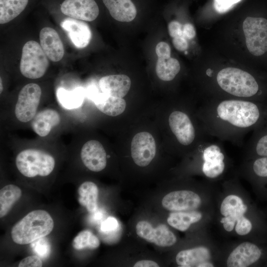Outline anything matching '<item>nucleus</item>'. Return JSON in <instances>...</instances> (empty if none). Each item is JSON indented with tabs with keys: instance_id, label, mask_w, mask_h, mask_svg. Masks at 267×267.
<instances>
[{
	"instance_id": "obj_33",
	"label": "nucleus",
	"mask_w": 267,
	"mask_h": 267,
	"mask_svg": "<svg viewBox=\"0 0 267 267\" xmlns=\"http://www.w3.org/2000/svg\"><path fill=\"white\" fill-rule=\"evenodd\" d=\"M34 252L39 257L46 258L50 253V246L48 240L43 237L39 238L31 243Z\"/></svg>"
},
{
	"instance_id": "obj_15",
	"label": "nucleus",
	"mask_w": 267,
	"mask_h": 267,
	"mask_svg": "<svg viewBox=\"0 0 267 267\" xmlns=\"http://www.w3.org/2000/svg\"><path fill=\"white\" fill-rule=\"evenodd\" d=\"M81 157L85 166L93 172H100L106 166V153L100 142L90 140L86 142L81 151Z\"/></svg>"
},
{
	"instance_id": "obj_41",
	"label": "nucleus",
	"mask_w": 267,
	"mask_h": 267,
	"mask_svg": "<svg viewBox=\"0 0 267 267\" xmlns=\"http://www.w3.org/2000/svg\"><path fill=\"white\" fill-rule=\"evenodd\" d=\"M182 35L188 40L193 39L196 35L195 29L191 23H186L183 25Z\"/></svg>"
},
{
	"instance_id": "obj_26",
	"label": "nucleus",
	"mask_w": 267,
	"mask_h": 267,
	"mask_svg": "<svg viewBox=\"0 0 267 267\" xmlns=\"http://www.w3.org/2000/svg\"><path fill=\"white\" fill-rule=\"evenodd\" d=\"M30 0H0V23L11 21L23 12Z\"/></svg>"
},
{
	"instance_id": "obj_21",
	"label": "nucleus",
	"mask_w": 267,
	"mask_h": 267,
	"mask_svg": "<svg viewBox=\"0 0 267 267\" xmlns=\"http://www.w3.org/2000/svg\"><path fill=\"white\" fill-rule=\"evenodd\" d=\"M61 118L57 111L52 109L41 111L36 114L32 122L34 132L41 137L47 135L51 129L59 124Z\"/></svg>"
},
{
	"instance_id": "obj_1",
	"label": "nucleus",
	"mask_w": 267,
	"mask_h": 267,
	"mask_svg": "<svg viewBox=\"0 0 267 267\" xmlns=\"http://www.w3.org/2000/svg\"><path fill=\"white\" fill-rule=\"evenodd\" d=\"M260 105L253 100L213 98L204 103L197 117L206 134L238 146L245 134L263 118Z\"/></svg>"
},
{
	"instance_id": "obj_10",
	"label": "nucleus",
	"mask_w": 267,
	"mask_h": 267,
	"mask_svg": "<svg viewBox=\"0 0 267 267\" xmlns=\"http://www.w3.org/2000/svg\"><path fill=\"white\" fill-rule=\"evenodd\" d=\"M131 151L132 158L137 165L147 166L156 155V145L153 136L146 132L136 134L132 139Z\"/></svg>"
},
{
	"instance_id": "obj_23",
	"label": "nucleus",
	"mask_w": 267,
	"mask_h": 267,
	"mask_svg": "<svg viewBox=\"0 0 267 267\" xmlns=\"http://www.w3.org/2000/svg\"><path fill=\"white\" fill-rule=\"evenodd\" d=\"M211 258L210 250L206 247L200 246L192 249L182 250L176 256L177 264L181 267H198Z\"/></svg>"
},
{
	"instance_id": "obj_7",
	"label": "nucleus",
	"mask_w": 267,
	"mask_h": 267,
	"mask_svg": "<svg viewBox=\"0 0 267 267\" xmlns=\"http://www.w3.org/2000/svg\"><path fill=\"white\" fill-rule=\"evenodd\" d=\"M219 142L205 140L197 147L201 159V171L205 177L215 178L221 176L225 169V154Z\"/></svg>"
},
{
	"instance_id": "obj_32",
	"label": "nucleus",
	"mask_w": 267,
	"mask_h": 267,
	"mask_svg": "<svg viewBox=\"0 0 267 267\" xmlns=\"http://www.w3.org/2000/svg\"><path fill=\"white\" fill-rule=\"evenodd\" d=\"M251 170L256 177L267 178V156L255 159L251 164Z\"/></svg>"
},
{
	"instance_id": "obj_4",
	"label": "nucleus",
	"mask_w": 267,
	"mask_h": 267,
	"mask_svg": "<svg viewBox=\"0 0 267 267\" xmlns=\"http://www.w3.org/2000/svg\"><path fill=\"white\" fill-rule=\"evenodd\" d=\"M169 126L177 142L181 146L197 147L206 134L202 126L195 124L188 113L180 109L173 111L169 116Z\"/></svg>"
},
{
	"instance_id": "obj_36",
	"label": "nucleus",
	"mask_w": 267,
	"mask_h": 267,
	"mask_svg": "<svg viewBox=\"0 0 267 267\" xmlns=\"http://www.w3.org/2000/svg\"><path fill=\"white\" fill-rule=\"evenodd\" d=\"M43 263L39 256L32 255L22 260L18 265L19 267H41Z\"/></svg>"
},
{
	"instance_id": "obj_39",
	"label": "nucleus",
	"mask_w": 267,
	"mask_h": 267,
	"mask_svg": "<svg viewBox=\"0 0 267 267\" xmlns=\"http://www.w3.org/2000/svg\"><path fill=\"white\" fill-rule=\"evenodd\" d=\"M155 51L158 57H171V48L166 42L159 43L156 46Z\"/></svg>"
},
{
	"instance_id": "obj_18",
	"label": "nucleus",
	"mask_w": 267,
	"mask_h": 267,
	"mask_svg": "<svg viewBox=\"0 0 267 267\" xmlns=\"http://www.w3.org/2000/svg\"><path fill=\"white\" fill-rule=\"evenodd\" d=\"M41 46L47 57L53 62L63 57L64 48L57 32L50 27H44L40 32Z\"/></svg>"
},
{
	"instance_id": "obj_31",
	"label": "nucleus",
	"mask_w": 267,
	"mask_h": 267,
	"mask_svg": "<svg viewBox=\"0 0 267 267\" xmlns=\"http://www.w3.org/2000/svg\"><path fill=\"white\" fill-rule=\"evenodd\" d=\"M251 155L258 157L267 156V132L256 134L247 145Z\"/></svg>"
},
{
	"instance_id": "obj_16",
	"label": "nucleus",
	"mask_w": 267,
	"mask_h": 267,
	"mask_svg": "<svg viewBox=\"0 0 267 267\" xmlns=\"http://www.w3.org/2000/svg\"><path fill=\"white\" fill-rule=\"evenodd\" d=\"M262 254V250L257 245L245 242L230 254L226 265L228 267H247L258 261Z\"/></svg>"
},
{
	"instance_id": "obj_25",
	"label": "nucleus",
	"mask_w": 267,
	"mask_h": 267,
	"mask_svg": "<svg viewBox=\"0 0 267 267\" xmlns=\"http://www.w3.org/2000/svg\"><path fill=\"white\" fill-rule=\"evenodd\" d=\"M78 192L80 204L86 208L89 212L93 213L98 209V189L92 181H85L79 186Z\"/></svg>"
},
{
	"instance_id": "obj_8",
	"label": "nucleus",
	"mask_w": 267,
	"mask_h": 267,
	"mask_svg": "<svg viewBox=\"0 0 267 267\" xmlns=\"http://www.w3.org/2000/svg\"><path fill=\"white\" fill-rule=\"evenodd\" d=\"M243 30L250 53L256 56L265 54L267 51V19L248 17L243 22Z\"/></svg>"
},
{
	"instance_id": "obj_28",
	"label": "nucleus",
	"mask_w": 267,
	"mask_h": 267,
	"mask_svg": "<svg viewBox=\"0 0 267 267\" xmlns=\"http://www.w3.org/2000/svg\"><path fill=\"white\" fill-rule=\"evenodd\" d=\"M21 189L14 184L4 186L0 190V217H4L21 197Z\"/></svg>"
},
{
	"instance_id": "obj_35",
	"label": "nucleus",
	"mask_w": 267,
	"mask_h": 267,
	"mask_svg": "<svg viewBox=\"0 0 267 267\" xmlns=\"http://www.w3.org/2000/svg\"><path fill=\"white\" fill-rule=\"evenodd\" d=\"M252 228L251 222L246 217L243 216L237 222L235 227L236 232L240 235L248 234Z\"/></svg>"
},
{
	"instance_id": "obj_44",
	"label": "nucleus",
	"mask_w": 267,
	"mask_h": 267,
	"mask_svg": "<svg viewBox=\"0 0 267 267\" xmlns=\"http://www.w3.org/2000/svg\"><path fill=\"white\" fill-rule=\"evenodd\" d=\"M0 93H1V91H2V89H3V87H2V81H1V78H0Z\"/></svg>"
},
{
	"instance_id": "obj_9",
	"label": "nucleus",
	"mask_w": 267,
	"mask_h": 267,
	"mask_svg": "<svg viewBox=\"0 0 267 267\" xmlns=\"http://www.w3.org/2000/svg\"><path fill=\"white\" fill-rule=\"evenodd\" d=\"M42 95L40 87L34 83L25 85L20 91L15 107V115L20 122L26 123L36 115Z\"/></svg>"
},
{
	"instance_id": "obj_38",
	"label": "nucleus",
	"mask_w": 267,
	"mask_h": 267,
	"mask_svg": "<svg viewBox=\"0 0 267 267\" xmlns=\"http://www.w3.org/2000/svg\"><path fill=\"white\" fill-rule=\"evenodd\" d=\"M183 25L176 20L170 22L168 25V32L170 36L174 38L177 37L183 36Z\"/></svg>"
},
{
	"instance_id": "obj_43",
	"label": "nucleus",
	"mask_w": 267,
	"mask_h": 267,
	"mask_svg": "<svg viewBox=\"0 0 267 267\" xmlns=\"http://www.w3.org/2000/svg\"><path fill=\"white\" fill-rule=\"evenodd\" d=\"M214 265L213 264L211 263L209 261L203 262L200 264L198 267H213Z\"/></svg>"
},
{
	"instance_id": "obj_2",
	"label": "nucleus",
	"mask_w": 267,
	"mask_h": 267,
	"mask_svg": "<svg viewBox=\"0 0 267 267\" xmlns=\"http://www.w3.org/2000/svg\"><path fill=\"white\" fill-rule=\"evenodd\" d=\"M216 83L220 91L218 98L253 100L262 91L255 77L239 68L226 67L216 74Z\"/></svg>"
},
{
	"instance_id": "obj_22",
	"label": "nucleus",
	"mask_w": 267,
	"mask_h": 267,
	"mask_svg": "<svg viewBox=\"0 0 267 267\" xmlns=\"http://www.w3.org/2000/svg\"><path fill=\"white\" fill-rule=\"evenodd\" d=\"M111 16L120 22H130L137 14L136 8L131 0H102Z\"/></svg>"
},
{
	"instance_id": "obj_34",
	"label": "nucleus",
	"mask_w": 267,
	"mask_h": 267,
	"mask_svg": "<svg viewBox=\"0 0 267 267\" xmlns=\"http://www.w3.org/2000/svg\"><path fill=\"white\" fill-rule=\"evenodd\" d=\"M242 0H214L213 6L219 13L227 12Z\"/></svg>"
},
{
	"instance_id": "obj_17",
	"label": "nucleus",
	"mask_w": 267,
	"mask_h": 267,
	"mask_svg": "<svg viewBox=\"0 0 267 267\" xmlns=\"http://www.w3.org/2000/svg\"><path fill=\"white\" fill-rule=\"evenodd\" d=\"M60 26L76 47L84 48L89 44L91 32L88 24L83 20L68 17L63 19Z\"/></svg>"
},
{
	"instance_id": "obj_19",
	"label": "nucleus",
	"mask_w": 267,
	"mask_h": 267,
	"mask_svg": "<svg viewBox=\"0 0 267 267\" xmlns=\"http://www.w3.org/2000/svg\"><path fill=\"white\" fill-rule=\"evenodd\" d=\"M89 97L97 109L108 116H118L125 111L126 107V103L123 98L105 94L100 91L99 88L90 90Z\"/></svg>"
},
{
	"instance_id": "obj_14",
	"label": "nucleus",
	"mask_w": 267,
	"mask_h": 267,
	"mask_svg": "<svg viewBox=\"0 0 267 267\" xmlns=\"http://www.w3.org/2000/svg\"><path fill=\"white\" fill-rule=\"evenodd\" d=\"M247 206L243 203L239 197L235 195L226 196L222 201L220 212L224 217L221 221L224 229L228 232L231 231L235 222L247 210Z\"/></svg>"
},
{
	"instance_id": "obj_6",
	"label": "nucleus",
	"mask_w": 267,
	"mask_h": 267,
	"mask_svg": "<svg viewBox=\"0 0 267 267\" xmlns=\"http://www.w3.org/2000/svg\"><path fill=\"white\" fill-rule=\"evenodd\" d=\"M48 66L47 57L41 45L34 41L26 43L20 64L21 74L27 78L38 79L44 75Z\"/></svg>"
},
{
	"instance_id": "obj_29",
	"label": "nucleus",
	"mask_w": 267,
	"mask_h": 267,
	"mask_svg": "<svg viewBox=\"0 0 267 267\" xmlns=\"http://www.w3.org/2000/svg\"><path fill=\"white\" fill-rule=\"evenodd\" d=\"M57 98L63 107L68 109L76 108L81 105L84 97V89L77 88L68 90L63 88L57 90Z\"/></svg>"
},
{
	"instance_id": "obj_40",
	"label": "nucleus",
	"mask_w": 267,
	"mask_h": 267,
	"mask_svg": "<svg viewBox=\"0 0 267 267\" xmlns=\"http://www.w3.org/2000/svg\"><path fill=\"white\" fill-rule=\"evenodd\" d=\"M172 42L176 49L179 51H185L188 48L187 39L183 36L174 38Z\"/></svg>"
},
{
	"instance_id": "obj_20",
	"label": "nucleus",
	"mask_w": 267,
	"mask_h": 267,
	"mask_svg": "<svg viewBox=\"0 0 267 267\" xmlns=\"http://www.w3.org/2000/svg\"><path fill=\"white\" fill-rule=\"evenodd\" d=\"M131 86L130 78L124 74L106 76L102 77L98 82L100 91L107 95L118 98L126 96Z\"/></svg>"
},
{
	"instance_id": "obj_11",
	"label": "nucleus",
	"mask_w": 267,
	"mask_h": 267,
	"mask_svg": "<svg viewBox=\"0 0 267 267\" xmlns=\"http://www.w3.org/2000/svg\"><path fill=\"white\" fill-rule=\"evenodd\" d=\"M135 228L138 236L160 247L172 246L177 242L175 235L164 224L154 228L147 221H141L136 224Z\"/></svg>"
},
{
	"instance_id": "obj_5",
	"label": "nucleus",
	"mask_w": 267,
	"mask_h": 267,
	"mask_svg": "<svg viewBox=\"0 0 267 267\" xmlns=\"http://www.w3.org/2000/svg\"><path fill=\"white\" fill-rule=\"evenodd\" d=\"M55 160L50 154L42 150L28 149L22 150L16 156L18 170L25 177H45L53 170Z\"/></svg>"
},
{
	"instance_id": "obj_37",
	"label": "nucleus",
	"mask_w": 267,
	"mask_h": 267,
	"mask_svg": "<svg viewBox=\"0 0 267 267\" xmlns=\"http://www.w3.org/2000/svg\"><path fill=\"white\" fill-rule=\"evenodd\" d=\"M118 226L117 220L113 217H109L101 224L100 229L102 232L108 233L116 230Z\"/></svg>"
},
{
	"instance_id": "obj_12",
	"label": "nucleus",
	"mask_w": 267,
	"mask_h": 267,
	"mask_svg": "<svg viewBox=\"0 0 267 267\" xmlns=\"http://www.w3.org/2000/svg\"><path fill=\"white\" fill-rule=\"evenodd\" d=\"M59 8L64 15L85 21L94 20L99 13L95 0H63Z\"/></svg>"
},
{
	"instance_id": "obj_24",
	"label": "nucleus",
	"mask_w": 267,
	"mask_h": 267,
	"mask_svg": "<svg viewBox=\"0 0 267 267\" xmlns=\"http://www.w3.org/2000/svg\"><path fill=\"white\" fill-rule=\"evenodd\" d=\"M202 217L201 213L194 210L173 212L169 214L167 222L173 227L185 231L191 224L198 222Z\"/></svg>"
},
{
	"instance_id": "obj_42",
	"label": "nucleus",
	"mask_w": 267,
	"mask_h": 267,
	"mask_svg": "<svg viewBox=\"0 0 267 267\" xmlns=\"http://www.w3.org/2000/svg\"><path fill=\"white\" fill-rule=\"evenodd\" d=\"M134 267H158L159 266L155 262L151 260H141L135 263Z\"/></svg>"
},
{
	"instance_id": "obj_30",
	"label": "nucleus",
	"mask_w": 267,
	"mask_h": 267,
	"mask_svg": "<svg viewBox=\"0 0 267 267\" xmlns=\"http://www.w3.org/2000/svg\"><path fill=\"white\" fill-rule=\"evenodd\" d=\"M100 245L98 238L89 230L80 232L73 241V247L76 250L86 248L91 249L97 248Z\"/></svg>"
},
{
	"instance_id": "obj_27",
	"label": "nucleus",
	"mask_w": 267,
	"mask_h": 267,
	"mask_svg": "<svg viewBox=\"0 0 267 267\" xmlns=\"http://www.w3.org/2000/svg\"><path fill=\"white\" fill-rule=\"evenodd\" d=\"M180 70V64L176 58L171 57H158L156 72L158 78L162 81H172Z\"/></svg>"
},
{
	"instance_id": "obj_13",
	"label": "nucleus",
	"mask_w": 267,
	"mask_h": 267,
	"mask_svg": "<svg viewBox=\"0 0 267 267\" xmlns=\"http://www.w3.org/2000/svg\"><path fill=\"white\" fill-rule=\"evenodd\" d=\"M201 204V198L197 193L186 190L172 191L162 200L163 207L173 212L194 210Z\"/></svg>"
},
{
	"instance_id": "obj_3",
	"label": "nucleus",
	"mask_w": 267,
	"mask_h": 267,
	"mask_svg": "<svg viewBox=\"0 0 267 267\" xmlns=\"http://www.w3.org/2000/svg\"><path fill=\"white\" fill-rule=\"evenodd\" d=\"M53 226V219L47 212L42 210H34L13 226L11 236L16 244H28L49 234Z\"/></svg>"
}]
</instances>
